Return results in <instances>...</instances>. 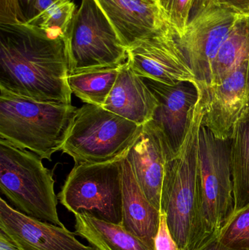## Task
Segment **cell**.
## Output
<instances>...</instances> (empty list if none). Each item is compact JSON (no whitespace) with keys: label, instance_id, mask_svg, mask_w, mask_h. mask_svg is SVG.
I'll return each instance as SVG.
<instances>
[{"label":"cell","instance_id":"obj_3","mask_svg":"<svg viewBox=\"0 0 249 250\" xmlns=\"http://www.w3.org/2000/svg\"><path fill=\"white\" fill-rule=\"evenodd\" d=\"M77 110L0 90V138L51 161L62 148Z\"/></svg>","mask_w":249,"mask_h":250},{"label":"cell","instance_id":"obj_22","mask_svg":"<svg viewBox=\"0 0 249 250\" xmlns=\"http://www.w3.org/2000/svg\"><path fill=\"white\" fill-rule=\"evenodd\" d=\"M165 19L181 38L190 23L206 10L217 4L216 0H156Z\"/></svg>","mask_w":249,"mask_h":250},{"label":"cell","instance_id":"obj_18","mask_svg":"<svg viewBox=\"0 0 249 250\" xmlns=\"http://www.w3.org/2000/svg\"><path fill=\"white\" fill-rule=\"evenodd\" d=\"M76 236L96 250H151L121 223H110L87 212L75 214Z\"/></svg>","mask_w":249,"mask_h":250},{"label":"cell","instance_id":"obj_31","mask_svg":"<svg viewBox=\"0 0 249 250\" xmlns=\"http://www.w3.org/2000/svg\"><path fill=\"white\" fill-rule=\"evenodd\" d=\"M198 250H238L231 249V248H228L225 245L221 244L218 240L217 236L213 238L211 240L209 241V242L206 244L204 246L202 247L200 249Z\"/></svg>","mask_w":249,"mask_h":250},{"label":"cell","instance_id":"obj_25","mask_svg":"<svg viewBox=\"0 0 249 250\" xmlns=\"http://www.w3.org/2000/svg\"><path fill=\"white\" fill-rule=\"evenodd\" d=\"M25 23L19 0H0V24Z\"/></svg>","mask_w":249,"mask_h":250},{"label":"cell","instance_id":"obj_10","mask_svg":"<svg viewBox=\"0 0 249 250\" xmlns=\"http://www.w3.org/2000/svg\"><path fill=\"white\" fill-rule=\"evenodd\" d=\"M240 15L214 4L193 21L178 38L180 45L204 93L211 83L213 60Z\"/></svg>","mask_w":249,"mask_h":250},{"label":"cell","instance_id":"obj_9","mask_svg":"<svg viewBox=\"0 0 249 250\" xmlns=\"http://www.w3.org/2000/svg\"><path fill=\"white\" fill-rule=\"evenodd\" d=\"M127 62L142 78L170 86L181 82L198 85L178 34L169 23L127 48Z\"/></svg>","mask_w":249,"mask_h":250},{"label":"cell","instance_id":"obj_7","mask_svg":"<svg viewBox=\"0 0 249 250\" xmlns=\"http://www.w3.org/2000/svg\"><path fill=\"white\" fill-rule=\"evenodd\" d=\"M69 75L118 67L127 48L95 0H82L66 36Z\"/></svg>","mask_w":249,"mask_h":250},{"label":"cell","instance_id":"obj_24","mask_svg":"<svg viewBox=\"0 0 249 250\" xmlns=\"http://www.w3.org/2000/svg\"><path fill=\"white\" fill-rule=\"evenodd\" d=\"M217 239L231 249L249 250V205L233 214Z\"/></svg>","mask_w":249,"mask_h":250},{"label":"cell","instance_id":"obj_30","mask_svg":"<svg viewBox=\"0 0 249 250\" xmlns=\"http://www.w3.org/2000/svg\"><path fill=\"white\" fill-rule=\"evenodd\" d=\"M58 0H36L35 1V8H34V18L45 11L51 4L55 3Z\"/></svg>","mask_w":249,"mask_h":250},{"label":"cell","instance_id":"obj_13","mask_svg":"<svg viewBox=\"0 0 249 250\" xmlns=\"http://www.w3.org/2000/svg\"><path fill=\"white\" fill-rule=\"evenodd\" d=\"M0 230L21 250H96L79 242L65 226L32 218L0 199Z\"/></svg>","mask_w":249,"mask_h":250},{"label":"cell","instance_id":"obj_2","mask_svg":"<svg viewBox=\"0 0 249 250\" xmlns=\"http://www.w3.org/2000/svg\"><path fill=\"white\" fill-rule=\"evenodd\" d=\"M205 112L200 93L185 138L168 165L162 187L160 212L166 216L170 231L181 250H198L216 237L206 230L197 195L199 131Z\"/></svg>","mask_w":249,"mask_h":250},{"label":"cell","instance_id":"obj_20","mask_svg":"<svg viewBox=\"0 0 249 250\" xmlns=\"http://www.w3.org/2000/svg\"><path fill=\"white\" fill-rule=\"evenodd\" d=\"M249 54V16H240L213 60L209 88L221 83L231 69Z\"/></svg>","mask_w":249,"mask_h":250},{"label":"cell","instance_id":"obj_14","mask_svg":"<svg viewBox=\"0 0 249 250\" xmlns=\"http://www.w3.org/2000/svg\"><path fill=\"white\" fill-rule=\"evenodd\" d=\"M143 80L158 101L152 121L163 132L176 153L185 138L192 111L200 98V88L191 82L170 86L146 78Z\"/></svg>","mask_w":249,"mask_h":250},{"label":"cell","instance_id":"obj_4","mask_svg":"<svg viewBox=\"0 0 249 250\" xmlns=\"http://www.w3.org/2000/svg\"><path fill=\"white\" fill-rule=\"evenodd\" d=\"M143 126L103 107L86 104L77 108L61 151L73 157L76 164L121 160Z\"/></svg>","mask_w":249,"mask_h":250},{"label":"cell","instance_id":"obj_8","mask_svg":"<svg viewBox=\"0 0 249 250\" xmlns=\"http://www.w3.org/2000/svg\"><path fill=\"white\" fill-rule=\"evenodd\" d=\"M122 160L76 164L58 194L60 203L74 215L84 211L121 223Z\"/></svg>","mask_w":249,"mask_h":250},{"label":"cell","instance_id":"obj_23","mask_svg":"<svg viewBox=\"0 0 249 250\" xmlns=\"http://www.w3.org/2000/svg\"><path fill=\"white\" fill-rule=\"evenodd\" d=\"M76 13L73 0H58L26 23L40 28L51 38H66Z\"/></svg>","mask_w":249,"mask_h":250},{"label":"cell","instance_id":"obj_29","mask_svg":"<svg viewBox=\"0 0 249 250\" xmlns=\"http://www.w3.org/2000/svg\"><path fill=\"white\" fill-rule=\"evenodd\" d=\"M0 250H21L2 230H0Z\"/></svg>","mask_w":249,"mask_h":250},{"label":"cell","instance_id":"obj_27","mask_svg":"<svg viewBox=\"0 0 249 250\" xmlns=\"http://www.w3.org/2000/svg\"><path fill=\"white\" fill-rule=\"evenodd\" d=\"M216 4L243 16H249V0H216Z\"/></svg>","mask_w":249,"mask_h":250},{"label":"cell","instance_id":"obj_16","mask_svg":"<svg viewBox=\"0 0 249 250\" xmlns=\"http://www.w3.org/2000/svg\"><path fill=\"white\" fill-rule=\"evenodd\" d=\"M158 101L153 92L127 62L121 64L118 77L103 108L139 125L153 120Z\"/></svg>","mask_w":249,"mask_h":250},{"label":"cell","instance_id":"obj_26","mask_svg":"<svg viewBox=\"0 0 249 250\" xmlns=\"http://www.w3.org/2000/svg\"><path fill=\"white\" fill-rule=\"evenodd\" d=\"M154 250H181L170 231L166 216L162 212H160L159 230L154 239Z\"/></svg>","mask_w":249,"mask_h":250},{"label":"cell","instance_id":"obj_32","mask_svg":"<svg viewBox=\"0 0 249 250\" xmlns=\"http://www.w3.org/2000/svg\"><path fill=\"white\" fill-rule=\"evenodd\" d=\"M154 1H156V0H154Z\"/></svg>","mask_w":249,"mask_h":250},{"label":"cell","instance_id":"obj_19","mask_svg":"<svg viewBox=\"0 0 249 250\" xmlns=\"http://www.w3.org/2000/svg\"><path fill=\"white\" fill-rule=\"evenodd\" d=\"M230 142L235 213L249 205V111L235 126Z\"/></svg>","mask_w":249,"mask_h":250},{"label":"cell","instance_id":"obj_17","mask_svg":"<svg viewBox=\"0 0 249 250\" xmlns=\"http://www.w3.org/2000/svg\"><path fill=\"white\" fill-rule=\"evenodd\" d=\"M160 211L155 208L139 186L131 165L122 160V222L132 234L154 250V239L159 230Z\"/></svg>","mask_w":249,"mask_h":250},{"label":"cell","instance_id":"obj_11","mask_svg":"<svg viewBox=\"0 0 249 250\" xmlns=\"http://www.w3.org/2000/svg\"><path fill=\"white\" fill-rule=\"evenodd\" d=\"M201 94L206 106L202 124L216 138L230 139L235 126L249 111V54L221 83Z\"/></svg>","mask_w":249,"mask_h":250},{"label":"cell","instance_id":"obj_28","mask_svg":"<svg viewBox=\"0 0 249 250\" xmlns=\"http://www.w3.org/2000/svg\"><path fill=\"white\" fill-rule=\"evenodd\" d=\"M20 10L24 18L25 23L32 20L34 17V8L36 0H19Z\"/></svg>","mask_w":249,"mask_h":250},{"label":"cell","instance_id":"obj_12","mask_svg":"<svg viewBox=\"0 0 249 250\" xmlns=\"http://www.w3.org/2000/svg\"><path fill=\"white\" fill-rule=\"evenodd\" d=\"M175 154L163 132L150 121L125 157L143 193L159 211L167 169Z\"/></svg>","mask_w":249,"mask_h":250},{"label":"cell","instance_id":"obj_21","mask_svg":"<svg viewBox=\"0 0 249 250\" xmlns=\"http://www.w3.org/2000/svg\"><path fill=\"white\" fill-rule=\"evenodd\" d=\"M121 65L68 75L72 93L86 104L103 107L118 77Z\"/></svg>","mask_w":249,"mask_h":250},{"label":"cell","instance_id":"obj_6","mask_svg":"<svg viewBox=\"0 0 249 250\" xmlns=\"http://www.w3.org/2000/svg\"><path fill=\"white\" fill-rule=\"evenodd\" d=\"M230 139H220L203 124L198 138L197 195L208 233L217 236L235 213Z\"/></svg>","mask_w":249,"mask_h":250},{"label":"cell","instance_id":"obj_1","mask_svg":"<svg viewBox=\"0 0 249 250\" xmlns=\"http://www.w3.org/2000/svg\"><path fill=\"white\" fill-rule=\"evenodd\" d=\"M66 38L29 23L0 24V90L39 102L71 105Z\"/></svg>","mask_w":249,"mask_h":250},{"label":"cell","instance_id":"obj_5","mask_svg":"<svg viewBox=\"0 0 249 250\" xmlns=\"http://www.w3.org/2000/svg\"><path fill=\"white\" fill-rule=\"evenodd\" d=\"M0 189L19 211L32 218L64 226L57 211L52 173L35 153L0 139Z\"/></svg>","mask_w":249,"mask_h":250},{"label":"cell","instance_id":"obj_15","mask_svg":"<svg viewBox=\"0 0 249 250\" xmlns=\"http://www.w3.org/2000/svg\"><path fill=\"white\" fill-rule=\"evenodd\" d=\"M127 48L168 24L154 0H95Z\"/></svg>","mask_w":249,"mask_h":250}]
</instances>
